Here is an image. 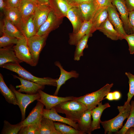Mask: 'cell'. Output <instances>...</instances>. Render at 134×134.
<instances>
[{
	"label": "cell",
	"mask_w": 134,
	"mask_h": 134,
	"mask_svg": "<svg viewBox=\"0 0 134 134\" xmlns=\"http://www.w3.org/2000/svg\"><path fill=\"white\" fill-rule=\"evenodd\" d=\"M131 110L129 115L124 125L121 129L115 134H125L127 130L130 127L134 126V100L131 101Z\"/></svg>",
	"instance_id": "obj_35"
},
{
	"label": "cell",
	"mask_w": 134,
	"mask_h": 134,
	"mask_svg": "<svg viewBox=\"0 0 134 134\" xmlns=\"http://www.w3.org/2000/svg\"><path fill=\"white\" fill-rule=\"evenodd\" d=\"M3 11L6 18L22 31L24 25L21 14L17 7H5Z\"/></svg>",
	"instance_id": "obj_12"
},
{
	"label": "cell",
	"mask_w": 134,
	"mask_h": 134,
	"mask_svg": "<svg viewBox=\"0 0 134 134\" xmlns=\"http://www.w3.org/2000/svg\"><path fill=\"white\" fill-rule=\"evenodd\" d=\"M52 9L50 6L40 4L37 6L34 14V20L37 32L46 20Z\"/></svg>",
	"instance_id": "obj_17"
},
{
	"label": "cell",
	"mask_w": 134,
	"mask_h": 134,
	"mask_svg": "<svg viewBox=\"0 0 134 134\" xmlns=\"http://www.w3.org/2000/svg\"><path fill=\"white\" fill-rule=\"evenodd\" d=\"M128 21L130 28L134 33V11H129Z\"/></svg>",
	"instance_id": "obj_43"
},
{
	"label": "cell",
	"mask_w": 134,
	"mask_h": 134,
	"mask_svg": "<svg viewBox=\"0 0 134 134\" xmlns=\"http://www.w3.org/2000/svg\"><path fill=\"white\" fill-rule=\"evenodd\" d=\"M48 36L35 35L27 39L28 45L35 66L38 63L40 54L45 45Z\"/></svg>",
	"instance_id": "obj_6"
},
{
	"label": "cell",
	"mask_w": 134,
	"mask_h": 134,
	"mask_svg": "<svg viewBox=\"0 0 134 134\" xmlns=\"http://www.w3.org/2000/svg\"><path fill=\"white\" fill-rule=\"evenodd\" d=\"M125 75L127 76L129 79V90L127 94V99L124 105H127L130 103V101L134 96V75L130 72H126Z\"/></svg>",
	"instance_id": "obj_36"
},
{
	"label": "cell",
	"mask_w": 134,
	"mask_h": 134,
	"mask_svg": "<svg viewBox=\"0 0 134 134\" xmlns=\"http://www.w3.org/2000/svg\"><path fill=\"white\" fill-rule=\"evenodd\" d=\"M40 4L50 6L49 0H37Z\"/></svg>",
	"instance_id": "obj_46"
},
{
	"label": "cell",
	"mask_w": 134,
	"mask_h": 134,
	"mask_svg": "<svg viewBox=\"0 0 134 134\" xmlns=\"http://www.w3.org/2000/svg\"><path fill=\"white\" fill-rule=\"evenodd\" d=\"M38 93L40 98L37 100L43 103L47 109H50L61 102L73 100L74 98L73 96L65 97L52 95L44 92L41 89L39 90Z\"/></svg>",
	"instance_id": "obj_9"
},
{
	"label": "cell",
	"mask_w": 134,
	"mask_h": 134,
	"mask_svg": "<svg viewBox=\"0 0 134 134\" xmlns=\"http://www.w3.org/2000/svg\"><path fill=\"white\" fill-rule=\"evenodd\" d=\"M18 39L10 37L5 34H2L0 38V48L13 46L17 42Z\"/></svg>",
	"instance_id": "obj_37"
},
{
	"label": "cell",
	"mask_w": 134,
	"mask_h": 134,
	"mask_svg": "<svg viewBox=\"0 0 134 134\" xmlns=\"http://www.w3.org/2000/svg\"><path fill=\"white\" fill-rule=\"evenodd\" d=\"M5 7H13L18 8L21 0H4Z\"/></svg>",
	"instance_id": "obj_42"
},
{
	"label": "cell",
	"mask_w": 134,
	"mask_h": 134,
	"mask_svg": "<svg viewBox=\"0 0 134 134\" xmlns=\"http://www.w3.org/2000/svg\"><path fill=\"white\" fill-rule=\"evenodd\" d=\"M56 6L51 8L57 14L66 17L69 9L72 6L66 0H54Z\"/></svg>",
	"instance_id": "obj_32"
},
{
	"label": "cell",
	"mask_w": 134,
	"mask_h": 134,
	"mask_svg": "<svg viewBox=\"0 0 134 134\" xmlns=\"http://www.w3.org/2000/svg\"><path fill=\"white\" fill-rule=\"evenodd\" d=\"M44 106L41 102L37 101L36 106L33 108L27 118L21 121L22 127L40 122L43 117V110Z\"/></svg>",
	"instance_id": "obj_14"
},
{
	"label": "cell",
	"mask_w": 134,
	"mask_h": 134,
	"mask_svg": "<svg viewBox=\"0 0 134 134\" xmlns=\"http://www.w3.org/2000/svg\"><path fill=\"white\" fill-rule=\"evenodd\" d=\"M23 62L17 57L13 46L0 48V67L8 63L20 64Z\"/></svg>",
	"instance_id": "obj_20"
},
{
	"label": "cell",
	"mask_w": 134,
	"mask_h": 134,
	"mask_svg": "<svg viewBox=\"0 0 134 134\" xmlns=\"http://www.w3.org/2000/svg\"><path fill=\"white\" fill-rule=\"evenodd\" d=\"M0 92L1 94L9 103L18 105L17 100L14 92L6 85L3 77L0 73Z\"/></svg>",
	"instance_id": "obj_29"
},
{
	"label": "cell",
	"mask_w": 134,
	"mask_h": 134,
	"mask_svg": "<svg viewBox=\"0 0 134 134\" xmlns=\"http://www.w3.org/2000/svg\"><path fill=\"white\" fill-rule=\"evenodd\" d=\"M133 127L134 129V126Z\"/></svg>",
	"instance_id": "obj_50"
},
{
	"label": "cell",
	"mask_w": 134,
	"mask_h": 134,
	"mask_svg": "<svg viewBox=\"0 0 134 134\" xmlns=\"http://www.w3.org/2000/svg\"><path fill=\"white\" fill-rule=\"evenodd\" d=\"M5 7V4L3 0H0V9L1 11L3 10Z\"/></svg>",
	"instance_id": "obj_48"
},
{
	"label": "cell",
	"mask_w": 134,
	"mask_h": 134,
	"mask_svg": "<svg viewBox=\"0 0 134 134\" xmlns=\"http://www.w3.org/2000/svg\"><path fill=\"white\" fill-rule=\"evenodd\" d=\"M40 122L36 123L22 127L18 134H35L38 129Z\"/></svg>",
	"instance_id": "obj_38"
},
{
	"label": "cell",
	"mask_w": 134,
	"mask_h": 134,
	"mask_svg": "<svg viewBox=\"0 0 134 134\" xmlns=\"http://www.w3.org/2000/svg\"><path fill=\"white\" fill-rule=\"evenodd\" d=\"M37 5L29 0H21L18 8L21 14L24 24L34 14Z\"/></svg>",
	"instance_id": "obj_25"
},
{
	"label": "cell",
	"mask_w": 134,
	"mask_h": 134,
	"mask_svg": "<svg viewBox=\"0 0 134 134\" xmlns=\"http://www.w3.org/2000/svg\"><path fill=\"white\" fill-rule=\"evenodd\" d=\"M66 17L72 24L73 30L72 33H76L84 21L77 8L72 6L68 10Z\"/></svg>",
	"instance_id": "obj_21"
},
{
	"label": "cell",
	"mask_w": 134,
	"mask_h": 134,
	"mask_svg": "<svg viewBox=\"0 0 134 134\" xmlns=\"http://www.w3.org/2000/svg\"><path fill=\"white\" fill-rule=\"evenodd\" d=\"M113 83L107 84L103 87L95 92L88 93L79 97H74L73 100L79 101L87 108L92 109L103 99L104 98L111 90Z\"/></svg>",
	"instance_id": "obj_4"
},
{
	"label": "cell",
	"mask_w": 134,
	"mask_h": 134,
	"mask_svg": "<svg viewBox=\"0 0 134 134\" xmlns=\"http://www.w3.org/2000/svg\"><path fill=\"white\" fill-rule=\"evenodd\" d=\"M10 89L14 93L17 98L18 105L21 112V121L25 119L26 109L28 106L35 100L40 98L39 94L34 95L24 94L16 90L15 87L11 84L9 85Z\"/></svg>",
	"instance_id": "obj_8"
},
{
	"label": "cell",
	"mask_w": 134,
	"mask_h": 134,
	"mask_svg": "<svg viewBox=\"0 0 134 134\" xmlns=\"http://www.w3.org/2000/svg\"><path fill=\"white\" fill-rule=\"evenodd\" d=\"M92 110L87 109L85 111L77 122L78 130L84 134H91Z\"/></svg>",
	"instance_id": "obj_22"
},
{
	"label": "cell",
	"mask_w": 134,
	"mask_h": 134,
	"mask_svg": "<svg viewBox=\"0 0 134 134\" xmlns=\"http://www.w3.org/2000/svg\"><path fill=\"white\" fill-rule=\"evenodd\" d=\"M15 45L13 46V48L17 58L32 66H35L28 45L27 39L26 38L18 39Z\"/></svg>",
	"instance_id": "obj_7"
},
{
	"label": "cell",
	"mask_w": 134,
	"mask_h": 134,
	"mask_svg": "<svg viewBox=\"0 0 134 134\" xmlns=\"http://www.w3.org/2000/svg\"><path fill=\"white\" fill-rule=\"evenodd\" d=\"M21 32L27 39L36 35L37 32L34 21V14L24 24Z\"/></svg>",
	"instance_id": "obj_30"
},
{
	"label": "cell",
	"mask_w": 134,
	"mask_h": 134,
	"mask_svg": "<svg viewBox=\"0 0 134 134\" xmlns=\"http://www.w3.org/2000/svg\"><path fill=\"white\" fill-rule=\"evenodd\" d=\"M0 67L9 70L17 73L19 76L39 84L57 87L56 80L57 79L49 77L40 78L36 77L21 67L20 64L8 63L4 64Z\"/></svg>",
	"instance_id": "obj_1"
},
{
	"label": "cell",
	"mask_w": 134,
	"mask_h": 134,
	"mask_svg": "<svg viewBox=\"0 0 134 134\" xmlns=\"http://www.w3.org/2000/svg\"><path fill=\"white\" fill-rule=\"evenodd\" d=\"M108 17L107 7L97 9L91 20L92 24L91 33L92 34L98 30L100 25L108 18Z\"/></svg>",
	"instance_id": "obj_26"
},
{
	"label": "cell",
	"mask_w": 134,
	"mask_h": 134,
	"mask_svg": "<svg viewBox=\"0 0 134 134\" xmlns=\"http://www.w3.org/2000/svg\"><path fill=\"white\" fill-rule=\"evenodd\" d=\"M93 2L97 9L113 5L112 0H93Z\"/></svg>",
	"instance_id": "obj_40"
},
{
	"label": "cell",
	"mask_w": 134,
	"mask_h": 134,
	"mask_svg": "<svg viewBox=\"0 0 134 134\" xmlns=\"http://www.w3.org/2000/svg\"><path fill=\"white\" fill-rule=\"evenodd\" d=\"M107 8L109 20L122 39H124V37L127 34L125 31L123 22L116 7L113 5L108 7Z\"/></svg>",
	"instance_id": "obj_11"
},
{
	"label": "cell",
	"mask_w": 134,
	"mask_h": 134,
	"mask_svg": "<svg viewBox=\"0 0 134 134\" xmlns=\"http://www.w3.org/2000/svg\"><path fill=\"white\" fill-rule=\"evenodd\" d=\"M129 11H134V0H125Z\"/></svg>",
	"instance_id": "obj_44"
},
{
	"label": "cell",
	"mask_w": 134,
	"mask_h": 134,
	"mask_svg": "<svg viewBox=\"0 0 134 134\" xmlns=\"http://www.w3.org/2000/svg\"><path fill=\"white\" fill-rule=\"evenodd\" d=\"M34 3L37 5L40 4L37 0H29Z\"/></svg>",
	"instance_id": "obj_49"
},
{
	"label": "cell",
	"mask_w": 134,
	"mask_h": 134,
	"mask_svg": "<svg viewBox=\"0 0 134 134\" xmlns=\"http://www.w3.org/2000/svg\"><path fill=\"white\" fill-rule=\"evenodd\" d=\"M121 94L118 91H115L112 92H109L106 96L105 99L109 101L118 100L121 98Z\"/></svg>",
	"instance_id": "obj_41"
},
{
	"label": "cell",
	"mask_w": 134,
	"mask_h": 134,
	"mask_svg": "<svg viewBox=\"0 0 134 134\" xmlns=\"http://www.w3.org/2000/svg\"><path fill=\"white\" fill-rule=\"evenodd\" d=\"M12 75L14 78H17L20 81V85L16 86V88H19L17 90L19 92H25L28 94L34 95L38 93L39 90H43L45 88L44 85L39 84L15 75Z\"/></svg>",
	"instance_id": "obj_10"
},
{
	"label": "cell",
	"mask_w": 134,
	"mask_h": 134,
	"mask_svg": "<svg viewBox=\"0 0 134 134\" xmlns=\"http://www.w3.org/2000/svg\"><path fill=\"white\" fill-rule=\"evenodd\" d=\"M125 134H134V129L133 127L129 128L127 130Z\"/></svg>",
	"instance_id": "obj_47"
},
{
	"label": "cell",
	"mask_w": 134,
	"mask_h": 134,
	"mask_svg": "<svg viewBox=\"0 0 134 134\" xmlns=\"http://www.w3.org/2000/svg\"><path fill=\"white\" fill-rule=\"evenodd\" d=\"M92 27L91 20L88 21H84L76 33L69 34V44L71 45L76 46L78 41L83 36L89 34H91V31Z\"/></svg>",
	"instance_id": "obj_16"
},
{
	"label": "cell",
	"mask_w": 134,
	"mask_h": 134,
	"mask_svg": "<svg viewBox=\"0 0 134 134\" xmlns=\"http://www.w3.org/2000/svg\"><path fill=\"white\" fill-rule=\"evenodd\" d=\"M54 107L50 109L43 108V117L49 118L53 121L59 122L68 125L78 130L77 123L67 118L63 117L58 113Z\"/></svg>",
	"instance_id": "obj_19"
},
{
	"label": "cell",
	"mask_w": 134,
	"mask_h": 134,
	"mask_svg": "<svg viewBox=\"0 0 134 134\" xmlns=\"http://www.w3.org/2000/svg\"><path fill=\"white\" fill-rule=\"evenodd\" d=\"M63 17L56 13L52 9L50 12L46 20L38 29L36 35H48L51 32L59 27Z\"/></svg>",
	"instance_id": "obj_5"
},
{
	"label": "cell",
	"mask_w": 134,
	"mask_h": 134,
	"mask_svg": "<svg viewBox=\"0 0 134 134\" xmlns=\"http://www.w3.org/2000/svg\"><path fill=\"white\" fill-rule=\"evenodd\" d=\"M56 129L61 134H84L82 132L65 123L58 122H54Z\"/></svg>",
	"instance_id": "obj_33"
},
{
	"label": "cell",
	"mask_w": 134,
	"mask_h": 134,
	"mask_svg": "<svg viewBox=\"0 0 134 134\" xmlns=\"http://www.w3.org/2000/svg\"><path fill=\"white\" fill-rule=\"evenodd\" d=\"M58 113L65 114L66 117L77 123L87 108L80 102L72 100L61 102L54 107Z\"/></svg>",
	"instance_id": "obj_2"
},
{
	"label": "cell",
	"mask_w": 134,
	"mask_h": 134,
	"mask_svg": "<svg viewBox=\"0 0 134 134\" xmlns=\"http://www.w3.org/2000/svg\"><path fill=\"white\" fill-rule=\"evenodd\" d=\"M119 113L116 116L110 120L101 121L100 124L104 130L105 134L116 133L123 126L124 120L128 118L131 110L130 104L118 106Z\"/></svg>",
	"instance_id": "obj_3"
},
{
	"label": "cell",
	"mask_w": 134,
	"mask_h": 134,
	"mask_svg": "<svg viewBox=\"0 0 134 134\" xmlns=\"http://www.w3.org/2000/svg\"><path fill=\"white\" fill-rule=\"evenodd\" d=\"M35 134H61L55 128L53 121L43 117Z\"/></svg>",
	"instance_id": "obj_28"
},
{
	"label": "cell",
	"mask_w": 134,
	"mask_h": 134,
	"mask_svg": "<svg viewBox=\"0 0 134 134\" xmlns=\"http://www.w3.org/2000/svg\"><path fill=\"white\" fill-rule=\"evenodd\" d=\"M124 39L128 43L130 53L134 54V33L130 34H127L124 37Z\"/></svg>",
	"instance_id": "obj_39"
},
{
	"label": "cell",
	"mask_w": 134,
	"mask_h": 134,
	"mask_svg": "<svg viewBox=\"0 0 134 134\" xmlns=\"http://www.w3.org/2000/svg\"><path fill=\"white\" fill-rule=\"evenodd\" d=\"M74 6L78 8L84 21L91 20L97 9L93 0Z\"/></svg>",
	"instance_id": "obj_24"
},
{
	"label": "cell",
	"mask_w": 134,
	"mask_h": 134,
	"mask_svg": "<svg viewBox=\"0 0 134 134\" xmlns=\"http://www.w3.org/2000/svg\"><path fill=\"white\" fill-rule=\"evenodd\" d=\"M92 36V34H89L83 36L78 42L74 53V59L78 61L80 57L83 55V51L85 48H88L87 44L89 38Z\"/></svg>",
	"instance_id": "obj_31"
},
{
	"label": "cell",
	"mask_w": 134,
	"mask_h": 134,
	"mask_svg": "<svg viewBox=\"0 0 134 134\" xmlns=\"http://www.w3.org/2000/svg\"><path fill=\"white\" fill-rule=\"evenodd\" d=\"M21 122L15 125H12L5 120L1 131V134H17L22 127Z\"/></svg>",
	"instance_id": "obj_34"
},
{
	"label": "cell",
	"mask_w": 134,
	"mask_h": 134,
	"mask_svg": "<svg viewBox=\"0 0 134 134\" xmlns=\"http://www.w3.org/2000/svg\"><path fill=\"white\" fill-rule=\"evenodd\" d=\"M98 30L112 40L123 39L120 34L114 28L108 18L100 25Z\"/></svg>",
	"instance_id": "obj_27"
},
{
	"label": "cell",
	"mask_w": 134,
	"mask_h": 134,
	"mask_svg": "<svg viewBox=\"0 0 134 134\" xmlns=\"http://www.w3.org/2000/svg\"><path fill=\"white\" fill-rule=\"evenodd\" d=\"M54 64L59 68L60 71L59 77L56 80L57 84V88L54 94V95L57 96L60 87L63 85L64 84L67 80L71 78H78L79 74L75 70H72L69 72L66 70L59 61H56Z\"/></svg>",
	"instance_id": "obj_15"
},
{
	"label": "cell",
	"mask_w": 134,
	"mask_h": 134,
	"mask_svg": "<svg viewBox=\"0 0 134 134\" xmlns=\"http://www.w3.org/2000/svg\"><path fill=\"white\" fill-rule=\"evenodd\" d=\"M0 33L10 37L18 39L24 38L25 37L21 32L11 23L5 17L3 20V24L0 23Z\"/></svg>",
	"instance_id": "obj_18"
},
{
	"label": "cell",
	"mask_w": 134,
	"mask_h": 134,
	"mask_svg": "<svg viewBox=\"0 0 134 134\" xmlns=\"http://www.w3.org/2000/svg\"><path fill=\"white\" fill-rule=\"evenodd\" d=\"M93 0H71V2L69 3L72 6H75L83 3L90 2Z\"/></svg>",
	"instance_id": "obj_45"
},
{
	"label": "cell",
	"mask_w": 134,
	"mask_h": 134,
	"mask_svg": "<svg viewBox=\"0 0 134 134\" xmlns=\"http://www.w3.org/2000/svg\"><path fill=\"white\" fill-rule=\"evenodd\" d=\"M98 106L92 110V117L93 118L91 124L92 132L100 128V117L103 111L105 109L110 106L108 103L103 104L101 101L98 104Z\"/></svg>",
	"instance_id": "obj_23"
},
{
	"label": "cell",
	"mask_w": 134,
	"mask_h": 134,
	"mask_svg": "<svg viewBox=\"0 0 134 134\" xmlns=\"http://www.w3.org/2000/svg\"><path fill=\"white\" fill-rule=\"evenodd\" d=\"M112 3L116 7L119 12L126 33L132 34L133 32L130 26L128 21L129 11L125 0H112Z\"/></svg>",
	"instance_id": "obj_13"
}]
</instances>
